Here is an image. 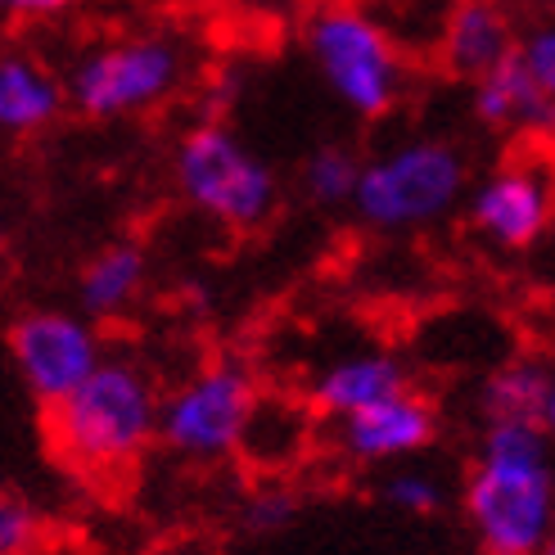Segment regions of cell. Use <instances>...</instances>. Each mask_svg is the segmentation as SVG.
Here are the masks:
<instances>
[{"mask_svg": "<svg viewBox=\"0 0 555 555\" xmlns=\"http://www.w3.org/2000/svg\"><path fill=\"white\" fill-rule=\"evenodd\" d=\"M461 506L483 555H542L555 538V442L542 425H483Z\"/></svg>", "mask_w": 555, "mask_h": 555, "instance_id": "6da1fadb", "label": "cell"}, {"mask_svg": "<svg viewBox=\"0 0 555 555\" xmlns=\"http://www.w3.org/2000/svg\"><path fill=\"white\" fill-rule=\"evenodd\" d=\"M163 402L145 366L104 357V366L50 411V442L77 469H122L158 438Z\"/></svg>", "mask_w": 555, "mask_h": 555, "instance_id": "7a4b0ae2", "label": "cell"}, {"mask_svg": "<svg viewBox=\"0 0 555 555\" xmlns=\"http://www.w3.org/2000/svg\"><path fill=\"white\" fill-rule=\"evenodd\" d=\"M465 190V158L448 141H415L388 145L366 158L362 185H357V217L375 231H415L448 217Z\"/></svg>", "mask_w": 555, "mask_h": 555, "instance_id": "3957f363", "label": "cell"}, {"mask_svg": "<svg viewBox=\"0 0 555 555\" xmlns=\"http://www.w3.org/2000/svg\"><path fill=\"white\" fill-rule=\"evenodd\" d=\"M172 177L190 208H199L231 231L258 227L275 208V172L221 122H204L181 135L172 154Z\"/></svg>", "mask_w": 555, "mask_h": 555, "instance_id": "277c9868", "label": "cell"}, {"mask_svg": "<svg viewBox=\"0 0 555 555\" xmlns=\"http://www.w3.org/2000/svg\"><path fill=\"white\" fill-rule=\"evenodd\" d=\"M308 54L330 95L357 118H384L402 95V54L371 14L321 10L308 23Z\"/></svg>", "mask_w": 555, "mask_h": 555, "instance_id": "5b68a950", "label": "cell"}, {"mask_svg": "<svg viewBox=\"0 0 555 555\" xmlns=\"http://www.w3.org/2000/svg\"><path fill=\"white\" fill-rule=\"evenodd\" d=\"M181 50L168 37H127L114 46L87 50L73 64L68 104L87 118H127L163 104L181 87Z\"/></svg>", "mask_w": 555, "mask_h": 555, "instance_id": "8992f818", "label": "cell"}, {"mask_svg": "<svg viewBox=\"0 0 555 555\" xmlns=\"http://www.w3.org/2000/svg\"><path fill=\"white\" fill-rule=\"evenodd\" d=\"M254 406H258V388L248 379V371L235 362H217V366L194 371L181 388H172L163 398L158 438L177 456L221 461L244 448Z\"/></svg>", "mask_w": 555, "mask_h": 555, "instance_id": "52a82bcc", "label": "cell"}, {"mask_svg": "<svg viewBox=\"0 0 555 555\" xmlns=\"http://www.w3.org/2000/svg\"><path fill=\"white\" fill-rule=\"evenodd\" d=\"M10 362L46 411L68 402L104 366V348L91 317L64 308H33L10 325Z\"/></svg>", "mask_w": 555, "mask_h": 555, "instance_id": "ba28073f", "label": "cell"}, {"mask_svg": "<svg viewBox=\"0 0 555 555\" xmlns=\"http://www.w3.org/2000/svg\"><path fill=\"white\" fill-rule=\"evenodd\" d=\"M555 217V181L538 163H506L469 194V221L496 248H529Z\"/></svg>", "mask_w": 555, "mask_h": 555, "instance_id": "9c48e42d", "label": "cell"}, {"mask_svg": "<svg viewBox=\"0 0 555 555\" xmlns=\"http://www.w3.org/2000/svg\"><path fill=\"white\" fill-rule=\"evenodd\" d=\"M434 429H438L434 406L415 393H398L379 406H366L348 415V421H339L335 442L357 465H398V461L421 456L434 442Z\"/></svg>", "mask_w": 555, "mask_h": 555, "instance_id": "30bf717a", "label": "cell"}, {"mask_svg": "<svg viewBox=\"0 0 555 555\" xmlns=\"http://www.w3.org/2000/svg\"><path fill=\"white\" fill-rule=\"evenodd\" d=\"M519 50V33L502 0H469V5L442 10L438 23V64L452 77H465L475 87L479 77L502 68Z\"/></svg>", "mask_w": 555, "mask_h": 555, "instance_id": "8fae6325", "label": "cell"}, {"mask_svg": "<svg viewBox=\"0 0 555 555\" xmlns=\"http://www.w3.org/2000/svg\"><path fill=\"white\" fill-rule=\"evenodd\" d=\"M398 393H411V379L406 366L388 352H344L335 362H325L312 375V411L330 415V421H348V415L379 406Z\"/></svg>", "mask_w": 555, "mask_h": 555, "instance_id": "7c38bea8", "label": "cell"}, {"mask_svg": "<svg viewBox=\"0 0 555 555\" xmlns=\"http://www.w3.org/2000/svg\"><path fill=\"white\" fill-rule=\"evenodd\" d=\"M469 108H475V118L492 131H519V135L555 131V100H546V91L533 81V73L524 68L519 54H511L502 68H492L488 77L475 81Z\"/></svg>", "mask_w": 555, "mask_h": 555, "instance_id": "4fadbf2b", "label": "cell"}, {"mask_svg": "<svg viewBox=\"0 0 555 555\" xmlns=\"http://www.w3.org/2000/svg\"><path fill=\"white\" fill-rule=\"evenodd\" d=\"M64 104H68V81H60L41 60L18 50L0 60V127L10 135L46 131L60 118Z\"/></svg>", "mask_w": 555, "mask_h": 555, "instance_id": "5bb4252c", "label": "cell"}, {"mask_svg": "<svg viewBox=\"0 0 555 555\" xmlns=\"http://www.w3.org/2000/svg\"><path fill=\"white\" fill-rule=\"evenodd\" d=\"M141 285H145V254L135 244H108L87 262V271H81V281H77L81 312L91 321L118 317L135 302Z\"/></svg>", "mask_w": 555, "mask_h": 555, "instance_id": "9a60e30c", "label": "cell"}, {"mask_svg": "<svg viewBox=\"0 0 555 555\" xmlns=\"http://www.w3.org/2000/svg\"><path fill=\"white\" fill-rule=\"evenodd\" d=\"M551 371L538 357H515V362H502L479 388V402L488 425L496 421H524V425H542V406L551 393Z\"/></svg>", "mask_w": 555, "mask_h": 555, "instance_id": "2e32d148", "label": "cell"}, {"mask_svg": "<svg viewBox=\"0 0 555 555\" xmlns=\"http://www.w3.org/2000/svg\"><path fill=\"white\" fill-rule=\"evenodd\" d=\"M302 448H308V411L285 398H258L240 452H248L258 465H289Z\"/></svg>", "mask_w": 555, "mask_h": 555, "instance_id": "e0dca14e", "label": "cell"}, {"mask_svg": "<svg viewBox=\"0 0 555 555\" xmlns=\"http://www.w3.org/2000/svg\"><path fill=\"white\" fill-rule=\"evenodd\" d=\"M362 168L352 150L344 145H321L308 163H302V190L308 199L325 204V208H339V204H352L357 199V185H362Z\"/></svg>", "mask_w": 555, "mask_h": 555, "instance_id": "ac0fdd59", "label": "cell"}, {"mask_svg": "<svg viewBox=\"0 0 555 555\" xmlns=\"http://www.w3.org/2000/svg\"><path fill=\"white\" fill-rule=\"evenodd\" d=\"M379 496L393 511L402 515H438L442 502H448V488H442V479L434 475V469H421V465H398L388 469L384 483H379Z\"/></svg>", "mask_w": 555, "mask_h": 555, "instance_id": "d6986e66", "label": "cell"}, {"mask_svg": "<svg viewBox=\"0 0 555 555\" xmlns=\"http://www.w3.org/2000/svg\"><path fill=\"white\" fill-rule=\"evenodd\" d=\"M519 60L533 73V81L546 91V100H555V18H533L519 33Z\"/></svg>", "mask_w": 555, "mask_h": 555, "instance_id": "ffe728a7", "label": "cell"}, {"mask_svg": "<svg viewBox=\"0 0 555 555\" xmlns=\"http://www.w3.org/2000/svg\"><path fill=\"white\" fill-rule=\"evenodd\" d=\"M37 538V515L23 496H5L0 502V555H23Z\"/></svg>", "mask_w": 555, "mask_h": 555, "instance_id": "44dd1931", "label": "cell"}, {"mask_svg": "<svg viewBox=\"0 0 555 555\" xmlns=\"http://www.w3.org/2000/svg\"><path fill=\"white\" fill-rule=\"evenodd\" d=\"M289 515H294V496L285 488H267V492H258L254 502L244 506L248 529H258V533L281 529V524H289Z\"/></svg>", "mask_w": 555, "mask_h": 555, "instance_id": "7402d4cb", "label": "cell"}, {"mask_svg": "<svg viewBox=\"0 0 555 555\" xmlns=\"http://www.w3.org/2000/svg\"><path fill=\"white\" fill-rule=\"evenodd\" d=\"M68 5L73 0H0V10H5L10 18H54Z\"/></svg>", "mask_w": 555, "mask_h": 555, "instance_id": "603a6c76", "label": "cell"}, {"mask_svg": "<svg viewBox=\"0 0 555 555\" xmlns=\"http://www.w3.org/2000/svg\"><path fill=\"white\" fill-rule=\"evenodd\" d=\"M542 429L555 442V371H551V393H546V406H542Z\"/></svg>", "mask_w": 555, "mask_h": 555, "instance_id": "cb8c5ba5", "label": "cell"}, {"mask_svg": "<svg viewBox=\"0 0 555 555\" xmlns=\"http://www.w3.org/2000/svg\"><path fill=\"white\" fill-rule=\"evenodd\" d=\"M429 5H442V10H452V5H469V0H429Z\"/></svg>", "mask_w": 555, "mask_h": 555, "instance_id": "d4e9b609", "label": "cell"}, {"mask_svg": "<svg viewBox=\"0 0 555 555\" xmlns=\"http://www.w3.org/2000/svg\"><path fill=\"white\" fill-rule=\"evenodd\" d=\"M542 555H555V538H551V546H546V551H542Z\"/></svg>", "mask_w": 555, "mask_h": 555, "instance_id": "484cf974", "label": "cell"}]
</instances>
